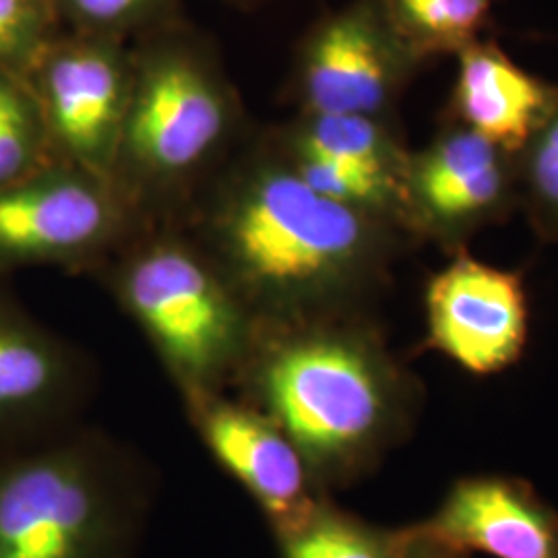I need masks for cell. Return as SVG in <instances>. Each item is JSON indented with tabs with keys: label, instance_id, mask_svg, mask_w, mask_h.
Segmentation results:
<instances>
[{
	"label": "cell",
	"instance_id": "1",
	"mask_svg": "<svg viewBox=\"0 0 558 558\" xmlns=\"http://www.w3.org/2000/svg\"><path fill=\"white\" fill-rule=\"evenodd\" d=\"M189 234L257 323L371 313L412 240L306 184L271 135L207 180Z\"/></svg>",
	"mask_w": 558,
	"mask_h": 558
},
{
	"label": "cell",
	"instance_id": "2",
	"mask_svg": "<svg viewBox=\"0 0 558 558\" xmlns=\"http://www.w3.org/2000/svg\"><path fill=\"white\" fill-rule=\"evenodd\" d=\"M232 391L294 442L325 495L368 476L420 401L371 313L259 323Z\"/></svg>",
	"mask_w": 558,
	"mask_h": 558
},
{
	"label": "cell",
	"instance_id": "3",
	"mask_svg": "<svg viewBox=\"0 0 558 558\" xmlns=\"http://www.w3.org/2000/svg\"><path fill=\"white\" fill-rule=\"evenodd\" d=\"M160 476L87 420L0 449V558H141Z\"/></svg>",
	"mask_w": 558,
	"mask_h": 558
},
{
	"label": "cell",
	"instance_id": "4",
	"mask_svg": "<svg viewBox=\"0 0 558 558\" xmlns=\"http://www.w3.org/2000/svg\"><path fill=\"white\" fill-rule=\"evenodd\" d=\"M131 44L114 180L149 220L197 197L230 151L240 104L207 41L180 20Z\"/></svg>",
	"mask_w": 558,
	"mask_h": 558
},
{
	"label": "cell",
	"instance_id": "5",
	"mask_svg": "<svg viewBox=\"0 0 558 558\" xmlns=\"http://www.w3.org/2000/svg\"><path fill=\"white\" fill-rule=\"evenodd\" d=\"M106 267L108 290L140 327L180 399L230 393L257 319L189 232L149 223Z\"/></svg>",
	"mask_w": 558,
	"mask_h": 558
},
{
	"label": "cell",
	"instance_id": "6",
	"mask_svg": "<svg viewBox=\"0 0 558 558\" xmlns=\"http://www.w3.org/2000/svg\"><path fill=\"white\" fill-rule=\"evenodd\" d=\"M149 223L119 182L52 161L0 191V271L106 265Z\"/></svg>",
	"mask_w": 558,
	"mask_h": 558
},
{
	"label": "cell",
	"instance_id": "7",
	"mask_svg": "<svg viewBox=\"0 0 558 558\" xmlns=\"http://www.w3.org/2000/svg\"><path fill=\"white\" fill-rule=\"evenodd\" d=\"M519 211L518 156L468 126L440 120L412 149L401 184V228L410 240L456 255L490 226Z\"/></svg>",
	"mask_w": 558,
	"mask_h": 558
},
{
	"label": "cell",
	"instance_id": "8",
	"mask_svg": "<svg viewBox=\"0 0 558 558\" xmlns=\"http://www.w3.org/2000/svg\"><path fill=\"white\" fill-rule=\"evenodd\" d=\"M25 77L57 161L114 180L133 80L131 44L62 29Z\"/></svg>",
	"mask_w": 558,
	"mask_h": 558
},
{
	"label": "cell",
	"instance_id": "9",
	"mask_svg": "<svg viewBox=\"0 0 558 558\" xmlns=\"http://www.w3.org/2000/svg\"><path fill=\"white\" fill-rule=\"evenodd\" d=\"M424 66L399 40L379 0H350L300 40L292 94L299 112L398 119L399 101Z\"/></svg>",
	"mask_w": 558,
	"mask_h": 558
},
{
	"label": "cell",
	"instance_id": "10",
	"mask_svg": "<svg viewBox=\"0 0 558 558\" xmlns=\"http://www.w3.org/2000/svg\"><path fill=\"white\" fill-rule=\"evenodd\" d=\"M94 391L92 360L36 319L0 271V449L87 420Z\"/></svg>",
	"mask_w": 558,
	"mask_h": 558
},
{
	"label": "cell",
	"instance_id": "11",
	"mask_svg": "<svg viewBox=\"0 0 558 558\" xmlns=\"http://www.w3.org/2000/svg\"><path fill=\"white\" fill-rule=\"evenodd\" d=\"M422 348L453 360L472 375L513 366L530 336V299L523 276L459 251L424 288Z\"/></svg>",
	"mask_w": 558,
	"mask_h": 558
},
{
	"label": "cell",
	"instance_id": "12",
	"mask_svg": "<svg viewBox=\"0 0 558 558\" xmlns=\"http://www.w3.org/2000/svg\"><path fill=\"white\" fill-rule=\"evenodd\" d=\"M182 405L207 453L253 499L274 536L299 525L327 497L294 442L253 405L228 393Z\"/></svg>",
	"mask_w": 558,
	"mask_h": 558
},
{
	"label": "cell",
	"instance_id": "13",
	"mask_svg": "<svg viewBox=\"0 0 558 558\" xmlns=\"http://www.w3.org/2000/svg\"><path fill=\"white\" fill-rule=\"evenodd\" d=\"M416 530L463 555L558 558L557 511L523 480H459L439 511Z\"/></svg>",
	"mask_w": 558,
	"mask_h": 558
},
{
	"label": "cell",
	"instance_id": "14",
	"mask_svg": "<svg viewBox=\"0 0 558 558\" xmlns=\"http://www.w3.org/2000/svg\"><path fill=\"white\" fill-rule=\"evenodd\" d=\"M442 119L518 156L558 106V83L521 66L499 41L480 38L458 57Z\"/></svg>",
	"mask_w": 558,
	"mask_h": 558
},
{
	"label": "cell",
	"instance_id": "15",
	"mask_svg": "<svg viewBox=\"0 0 558 558\" xmlns=\"http://www.w3.org/2000/svg\"><path fill=\"white\" fill-rule=\"evenodd\" d=\"M274 135L290 156L359 170L396 184L399 191L412 151L399 133L398 119L362 114L299 112Z\"/></svg>",
	"mask_w": 558,
	"mask_h": 558
},
{
	"label": "cell",
	"instance_id": "16",
	"mask_svg": "<svg viewBox=\"0 0 558 558\" xmlns=\"http://www.w3.org/2000/svg\"><path fill=\"white\" fill-rule=\"evenodd\" d=\"M276 538L281 558H408L412 525L389 530L338 507L331 495Z\"/></svg>",
	"mask_w": 558,
	"mask_h": 558
},
{
	"label": "cell",
	"instance_id": "17",
	"mask_svg": "<svg viewBox=\"0 0 558 558\" xmlns=\"http://www.w3.org/2000/svg\"><path fill=\"white\" fill-rule=\"evenodd\" d=\"M499 0H379L399 40L424 64L484 38Z\"/></svg>",
	"mask_w": 558,
	"mask_h": 558
},
{
	"label": "cell",
	"instance_id": "18",
	"mask_svg": "<svg viewBox=\"0 0 558 558\" xmlns=\"http://www.w3.org/2000/svg\"><path fill=\"white\" fill-rule=\"evenodd\" d=\"M54 158L40 104L25 73L0 69V191Z\"/></svg>",
	"mask_w": 558,
	"mask_h": 558
},
{
	"label": "cell",
	"instance_id": "19",
	"mask_svg": "<svg viewBox=\"0 0 558 558\" xmlns=\"http://www.w3.org/2000/svg\"><path fill=\"white\" fill-rule=\"evenodd\" d=\"M519 211L539 242L558 244V106L518 154Z\"/></svg>",
	"mask_w": 558,
	"mask_h": 558
},
{
	"label": "cell",
	"instance_id": "20",
	"mask_svg": "<svg viewBox=\"0 0 558 558\" xmlns=\"http://www.w3.org/2000/svg\"><path fill=\"white\" fill-rule=\"evenodd\" d=\"M64 29L137 40L161 25L179 20L177 0H54Z\"/></svg>",
	"mask_w": 558,
	"mask_h": 558
},
{
	"label": "cell",
	"instance_id": "21",
	"mask_svg": "<svg viewBox=\"0 0 558 558\" xmlns=\"http://www.w3.org/2000/svg\"><path fill=\"white\" fill-rule=\"evenodd\" d=\"M62 29L54 0H0V69L27 73Z\"/></svg>",
	"mask_w": 558,
	"mask_h": 558
},
{
	"label": "cell",
	"instance_id": "22",
	"mask_svg": "<svg viewBox=\"0 0 558 558\" xmlns=\"http://www.w3.org/2000/svg\"><path fill=\"white\" fill-rule=\"evenodd\" d=\"M408 558H468V555L451 550L439 542L424 538L422 534H418L416 525H412V544L408 550Z\"/></svg>",
	"mask_w": 558,
	"mask_h": 558
},
{
	"label": "cell",
	"instance_id": "23",
	"mask_svg": "<svg viewBox=\"0 0 558 558\" xmlns=\"http://www.w3.org/2000/svg\"><path fill=\"white\" fill-rule=\"evenodd\" d=\"M228 2H234V4H257V2H265V0H228Z\"/></svg>",
	"mask_w": 558,
	"mask_h": 558
}]
</instances>
